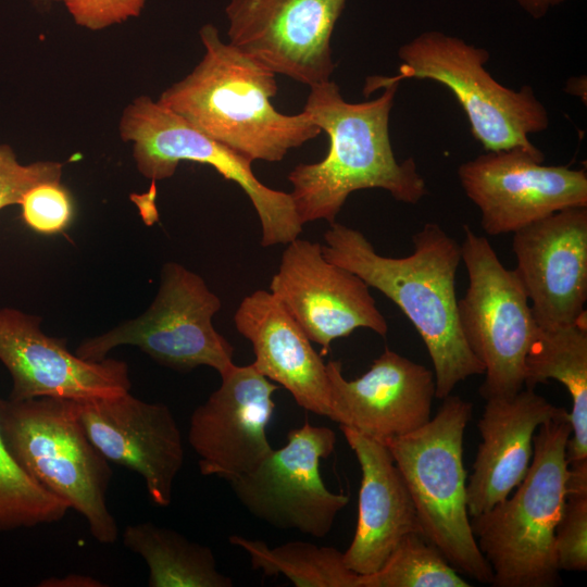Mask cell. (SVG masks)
<instances>
[{"label":"cell","mask_w":587,"mask_h":587,"mask_svg":"<svg viewBox=\"0 0 587 587\" xmlns=\"http://www.w3.org/2000/svg\"><path fill=\"white\" fill-rule=\"evenodd\" d=\"M400 83L366 79L364 93L383 88L374 100L346 101L330 79L313 85L303 111L325 132L329 149L316 163H300L288 174L290 193L302 225L336 222L347 198L357 190L384 189L400 202L416 204L427 193L412 158L398 161L389 137V116Z\"/></svg>","instance_id":"obj_1"},{"label":"cell","mask_w":587,"mask_h":587,"mask_svg":"<svg viewBox=\"0 0 587 587\" xmlns=\"http://www.w3.org/2000/svg\"><path fill=\"white\" fill-rule=\"evenodd\" d=\"M324 241L328 261L384 294L413 324L433 363L437 399L484 374L459 325L455 274L461 245L437 223H426L414 234L413 252L404 258L378 254L363 233L336 222L324 233Z\"/></svg>","instance_id":"obj_2"},{"label":"cell","mask_w":587,"mask_h":587,"mask_svg":"<svg viewBox=\"0 0 587 587\" xmlns=\"http://www.w3.org/2000/svg\"><path fill=\"white\" fill-rule=\"evenodd\" d=\"M199 35L201 61L160 95V104L252 162H278L322 133L304 111L275 109L276 74L224 42L214 25H203Z\"/></svg>","instance_id":"obj_3"},{"label":"cell","mask_w":587,"mask_h":587,"mask_svg":"<svg viewBox=\"0 0 587 587\" xmlns=\"http://www.w3.org/2000/svg\"><path fill=\"white\" fill-rule=\"evenodd\" d=\"M570 414L544 423L523 480L487 512L470 517L495 587H555L561 584L554 529L566 497Z\"/></svg>","instance_id":"obj_4"},{"label":"cell","mask_w":587,"mask_h":587,"mask_svg":"<svg viewBox=\"0 0 587 587\" xmlns=\"http://www.w3.org/2000/svg\"><path fill=\"white\" fill-rule=\"evenodd\" d=\"M420 428L384 444L413 500L422 535L462 574L492 583V571L472 533L463 439L473 404L454 395Z\"/></svg>","instance_id":"obj_5"},{"label":"cell","mask_w":587,"mask_h":587,"mask_svg":"<svg viewBox=\"0 0 587 587\" xmlns=\"http://www.w3.org/2000/svg\"><path fill=\"white\" fill-rule=\"evenodd\" d=\"M0 428L9 452L34 480L84 516L97 541H116L118 526L107 505L110 462L87 437L76 401L0 398Z\"/></svg>","instance_id":"obj_6"},{"label":"cell","mask_w":587,"mask_h":587,"mask_svg":"<svg viewBox=\"0 0 587 587\" xmlns=\"http://www.w3.org/2000/svg\"><path fill=\"white\" fill-rule=\"evenodd\" d=\"M395 76L380 82L429 79L450 90L464 111L473 137L486 151L521 148L544 154L528 138L549 127V114L530 86L511 89L486 70L489 52L439 30H425L398 50Z\"/></svg>","instance_id":"obj_7"},{"label":"cell","mask_w":587,"mask_h":587,"mask_svg":"<svg viewBox=\"0 0 587 587\" xmlns=\"http://www.w3.org/2000/svg\"><path fill=\"white\" fill-rule=\"evenodd\" d=\"M118 132L124 141L132 142L138 172L152 182L172 177L182 161H191L210 165L236 183L257 211L263 247L287 245L302 232L289 192L265 186L253 174L251 160L210 138L158 100L148 96L134 99L122 113Z\"/></svg>","instance_id":"obj_8"},{"label":"cell","mask_w":587,"mask_h":587,"mask_svg":"<svg viewBox=\"0 0 587 587\" xmlns=\"http://www.w3.org/2000/svg\"><path fill=\"white\" fill-rule=\"evenodd\" d=\"M461 261L467 288L458 300L463 338L484 366L479 395L509 397L524 388L525 359L537 330L527 295L489 241L464 226Z\"/></svg>","instance_id":"obj_9"},{"label":"cell","mask_w":587,"mask_h":587,"mask_svg":"<svg viewBox=\"0 0 587 587\" xmlns=\"http://www.w3.org/2000/svg\"><path fill=\"white\" fill-rule=\"evenodd\" d=\"M221 307L200 275L166 262L150 307L138 317L85 339L75 353L101 361L114 348L135 346L162 366L178 372L209 366L221 375L234 364V347L212 323Z\"/></svg>","instance_id":"obj_10"},{"label":"cell","mask_w":587,"mask_h":587,"mask_svg":"<svg viewBox=\"0 0 587 587\" xmlns=\"http://www.w3.org/2000/svg\"><path fill=\"white\" fill-rule=\"evenodd\" d=\"M336 434L308 422L287 434V444L273 449L253 470L228 479L241 505L253 516L284 530L323 538L349 497L330 491L321 476V462L335 450Z\"/></svg>","instance_id":"obj_11"},{"label":"cell","mask_w":587,"mask_h":587,"mask_svg":"<svg viewBox=\"0 0 587 587\" xmlns=\"http://www.w3.org/2000/svg\"><path fill=\"white\" fill-rule=\"evenodd\" d=\"M544 161V154L513 148L460 164V184L479 210L486 234H513L558 211L587 207L586 171Z\"/></svg>","instance_id":"obj_12"},{"label":"cell","mask_w":587,"mask_h":587,"mask_svg":"<svg viewBox=\"0 0 587 587\" xmlns=\"http://www.w3.org/2000/svg\"><path fill=\"white\" fill-rule=\"evenodd\" d=\"M347 0H229V43L272 71L313 86L329 80L330 40Z\"/></svg>","instance_id":"obj_13"},{"label":"cell","mask_w":587,"mask_h":587,"mask_svg":"<svg viewBox=\"0 0 587 587\" xmlns=\"http://www.w3.org/2000/svg\"><path fill=\"white\" fill-rule=\"evenodd\" d=\"M270 291L307 337L328 353L334 340L367 328L388 333L370 287L351 271L328 261L322 245L296 238L287 243Z\"/></svg>","instance_id":"obj_14"},{"label":"cell","mask_w":587,"mask_h":587,"mask_svg":"<svg viewBox=\"0 0 587 587\" xmlns=\"http://www.w3.org/2000/svg\"><path fill=\"white\" fill-rule=\"evenodd\" d=\"M40 324L36 315L0 309V361L12 378L10 400L52 397L86 401L129 392L126 362L84 360L67 349L66 339L46 335Z\"/></svg>","instance_id":"obj_15"},{"label":"cell","mask_w":587,"mask_h":587,"mask_svg":"<svg viewBox=\"0 0 587 587\" xmlns=\"http://www.w3.org/2000/svg\"><path fill=\"white\" fill-rule=\"evenodd\" d=\"M220 376V387L190 415L188 441L202 475L228 480L253 470L273 450L266 429L278 386L252 363H234Z\"/></svg>","instance_id":"obj_16"},{"label":"cell","mask_w":587,"mask_h":587,"mask_svg":"<svg viewBox=\"0 0 587 587\" xmlns=\"http://www.w3.org/2000/svg\"><path fill=\"white\" fill-rule=\"evenodd\" d=\"M76 412L87 437L109 462L139 474L154 505L172 503L185 451L180 429L166 404L126 392L76 401Z\"/></svg>","instance_id":"obj_17"},{"label":"cell","mask_w":587,"mask_h":587,"mask_svg":"<svg viewBox=\"0 0 587 587\" xmlns=\"http://www.w3.org/2000/svg\"><path fill=\"white\" fill-rule=\"evenodd\" d=\"M512 251L538 327L567 325L586 313L587 207L558 211L514 232Z\"/></svg>","instance_id":"obj_18"},{"label":"cell","mask_w":587,"mask_h":587,"mask_svg":"<svg viewBox=\"0 0 587 587\" xmlns=\"http://www.w3.org/2000/svg\"><path fill=\"white\" fill-rule=\"evenodd\" d=\"M332 421L385 442L407 435L430 419L436 398L433 371L388 348L355 379L340 361L326 363Z\"/></svg>","instance_id":"obj_19"},{"label":"cell","mask_w":587,"mask_h":587,"mask_svg":"<svg viewBox=\"0 0 587 587\" xmlns=\"http://www.w3.org/2000/svg\"><path fill=\"white\" fill-rule=\"evenodd\" d=\"M569 414L525 387L486 400L477 422L482 441L466 482L470 517L487 512L516 488L529 469L539 426Z\"/></svg>","instance_id":"obj_20"},{"label":"cell","mask_w":587,"mask_h":587,"mask_svg":"<svg viewBox=\"0 0 587 587\" xmlns=\"http://www.w3.org/2000/svg\"><path fill=\"white\" fill-rule=\"evenodd\" d=\"M339 427L362 473L357 527L344 560L351 571L365 575L376 572L404 536L422 535V529L387 446L351 427Z\"/></svg>","instance_id":"obj_21"},{"label":"cell","mask_w":587,"mask_h":587,"mask_svg":"<svg viewBox=\"0 0 587 587\" xmlns=\"http://www.w3.org/2000/svg\"><path fill=\"white\" fill-rule=\"evenodd\" d=\"M254 352V367L283 386L302 409L333 419L326 363L271 291L246 296L234 314Z\"/></svg>","instance_id":"obj_22"},{"label":"cell","mask_w":587,"mask_h":587,"mask_svg":"<svg viewBox=\"0 0 587 587\" xmlns=\"http://www.w3.org/2000/svg\"><path fill=\"white\" fill-rule=\"evenodd\" d=\"M560 382L572 399V434L566 446L569 466L587 464V321L553 328L537 327L525 359L524 387Z\"/></svg>","instance_id":"obj_23"},{"label":"cell","mask_w":587,"mask_h":587,"mask_svg":"<svg viewBox=\"0 0 587 587\" xmlns=\"http://www.w3.org/2000/svg\"><path fill=\"white\" fill-rule=\"evenodd\" d=\"M123 544L139 554L149 569V587H232L213 551L180 533L151 522L128 525Z\"/></svg>","instance_id":"obj_24"},{"label":"cell","mask_w":587,"mask_h":587,"mask_svg":"<svg viewBox=\"0 0 587 587\" xmlns=\"http://www.w3.org/2000/svg\"><path fill=\"white\" fill-rule=\"evenodd\" d=\"M228 541L248 554L253 569L266 576L283 575L296 587H361V574L351 571L344 552L334 547L300 540L270 547L240 535Z\"/></svg>","instance_id":"obj_25"},{"label":"cell","mask_w":587,"mask_h":587,"mask_svg":"<svg viewBox=\"0 0 587 587\" xmlns=\"http://www.w3.org/2000/svg\"><path fill=\"white\" fill-rule=\"evenodd\" d=\"M423 535L404 536L384 564L361 575V587H470Z\"/></svg>","instance_id":"obj_26"},{"label":"cell","mask_w":587,"mask_h":587,"mask_svg":"<svg viewBox=\"0 0 587 587\" xmlns=\"http://www.w3.org/2000/svg\"><path fill=\"white\" fill-rule=\"evenodd\" d=\"M68 504L34 480L9 452L0 428V533L60 522Z\"/></svg>","instance_id":"obj_27"},{"label":"cell","mask_w":587,"mask_h":587,"mask_svg":"<svg viewBox=\"0 0 587 587\" xmlns=\"http://www.w3.org/2000/svg\"><path fill=\"white\" fill-rule=\"evenodd\" d=\"M554 552L559 570H587V490L566 491L554 529Z\"/></svg>","instance_id":"obj_28"},{"label":"cell","mask_w":587,"mask_h":587,"mask_svg":"<svg viewBox=\"0 0 587 587\" xmlns=\"http://www.w3.org/2000/svg\"><path fill=\"white\" fill-rule=\"evenodd\" d=\"M18 205L25 224L42 235L62 233L74 217L72 195L60 182H48L33 187Z\"/></svg>","instance_id":"obj_29"},{"label":"cell","mask_w":587,"mask_h":587,"mask_svg":"<svg viewBox=\"0 0 587 587\" xmlns=\"http://www.w3.org/2000/svg\"><path fill=\"white\" fill-rule=\"evenodd\" d=\"M63 165L57 161H36L22 164L14 150L0 143V210L20 204L33 187L48 182H60Z\"/></svg>","instance_id":"obj_30"},{"label":"cell","mask_w":587,"mask_h":587,"mask_svg":"<svg viewBox=\"0 0 587 587\" xmlns=\"http://www.w3.org/2000/svg\"><path fill=\"white\" fill-rule=\"evenodd\" d=\"M74 22L90 30L104 29L140 15L146 0H61Z\"/></svg>","instance_id":"obj_31"},{"label":"cell","mask_w":587,"mask_h":587,"mask_svg":"<svg viewBox=\"0 0 587 587\" xmlns=\"http://www.w3.org/2000/svg\"><path fill=\"white\" fill-rule=\"evenodd\" d=\"M41 587H100L104 586L98 579L83 574H68L64 577H50L42 580Z\"/></svg>","instance_id":"obj_32"},{"label":"cell","mask_w":587,"mask_h":587,"mask_svg":"<svg viewBox=\"0 0 587 587\" xmlns=\"http://www.w3.org/2000/svg\"><path fill=\"white\" fill-rule=\"evenodd\" d=\"M530 17L538 20L567 0H514Z\"/></svg>","instance_id":"obj_33"},{"label":"cell","mask_w":587,"mask_h":587,"mask_svg":"<svg viewBox=\"0 0 587 587\" xmlns=\"http://www.w3.org/2000/svg\"><path fill=\"white\" fill-rule=\"evenodd\" d=\"M55 1H61V0H55Z\"/></svg>","instance_id":"obj_34"}]
</instances>
